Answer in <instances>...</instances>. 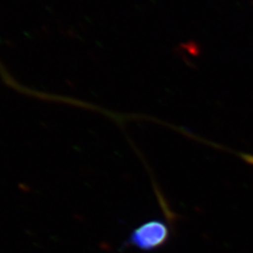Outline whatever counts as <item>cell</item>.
<instances>
[{
	"mask_svg": "<svg viewBox=\"0 0 253 253\" xmlns=\"http://www.w3.org/2000/svg\"><path fill=\"white\" fill-rule=\"evenodd\" d=\"M170 237V229L162 219H151L136 227L126 244L144 252H152L166 244Z\"/></svg>",
	"mask_w": 253,
	"mask_h": 253,
	"instance_id": "obj_1",
	"label": "cell"
}]
</instances>
